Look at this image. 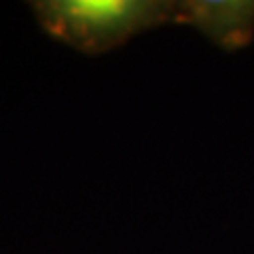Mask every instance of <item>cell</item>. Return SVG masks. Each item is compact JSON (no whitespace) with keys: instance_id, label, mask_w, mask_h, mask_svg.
Wrapping results in <instances>:
<instances>
[{"instance_id":"cell-1","label":"cell","mask_w":254,"mask_h":254,"mask_svg":"<svg viewBox=\"0 0 254 254\" xmlns=\"http://www.w3.org/2000/svg\"><path fill=\"white\" fill-rule=\"evenodd\" d=\"M45 34L85 55L115 51L142 32L176 26V0H32Z\"/></svg>"},{"instance_id":"cell-2","label":"cell","mask_w":254,"mask_h":254,"mask_svg":"<svg viewBox=\"0 0 254 254\" xmlns=\"http://www.w3.org/2000/svg\"><path fill=\"white\" fill-rule=\"evenodd\" d=\"M176 26H189L225 51L248 47L254 38L252 0H176Z\"/></svg>"}]
</instances>
